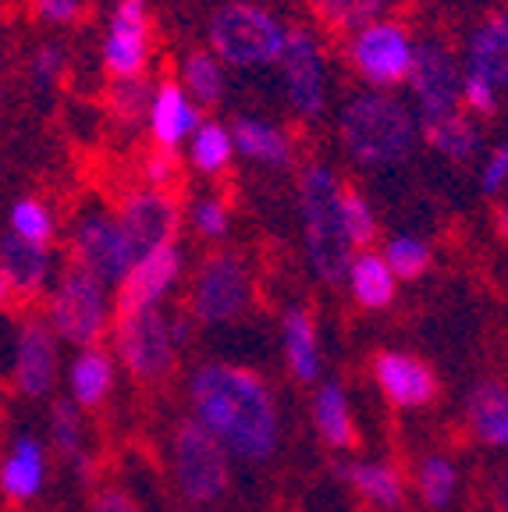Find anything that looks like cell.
I'll use <instances>...</instances> for the list:
<instances>
[{"instance_id":"6da1fadb","label":"cell","mask_w":508,"mask_h":512,"mask_svg":"<svg viewBox=\"0 0 508 512\" xmlns=\"http://www.w3.org/2000/svg\"><path fill=\"white\" fill-rule=\"evenodd\" d=\"M192 420L231 459L267 463L281 445V413L267 377L239 363H203L189 381Z\"/></svg>"},{"instance_id":"7a4b0ae2","label":"cell","mask_w":508,"mask_h":512,"mask_svg":"<svg viewBox=\"0 0 508 512\" xmlns=\"http://www.w3.org/2000/svg\"><path fill=\"white\" fill-rule=\"evenodd\" d=\"M338 136L342 146L356 164L363 168H391L402 164L413 153L416 139H420V125L416 114L395 100L391 93H366L349 96V104L338 114Z\"/></svg>"},{"instance_id":"3957f363","label":"cell","mask_w":508,"mask_h":512,"mask_svg":"<svg viewBox=\"0 0 508 512\" xmlns=\"http://www.w3.org/2000/svg\"><path fill=\"white\" fill-rule=\"evenodd\" d=\"M338 178L327 164H310L299 182V214L306 253L320 281L342 285L352 264V246L338 214Z\"/></svg>"},{"instance_id":"277c9868","label":"cell","mask_w":508,"mask_h":512,"mask_svg":"<svg viewBox=\"0 0 508 512\" xmlns=\"http://www.w3.org/2000/svg\"><path fill=\"white\" fill-rule=\"evenodd\" d=\"M207 36L214 57L235 64V68H260V64L281 61L288 29L278 15H270L260 4L231 0L210 15Z\"/></svg>"},{"instance_id":"5b68a950","label":"cell","mask_w":508,"mask_h":512,"mask_svg":"<svg viewBox=\"0 0 508 512\" xmlns=\"http://www.w3.org/2000/svg\"><path fill=\"white\" fill-rule=\"evenodd\" d=\"M47 324L61 342L89 349L104 338L111 328V303H107V285L93 278L82 267L68 264L61 281L50 292Z\"/></svg>"},{"instance_id":"8992f818","label":"cell","mask_w":508,"mask_h":512,"mask_svg":"<svg viewBox=\"0 0 508 512\" xmlns=\"http://www.w3.org/2000/svg\"><path fill=\"white\" fill-rule=\"evenodd\" d=\"M171 470L175 484L192 505H210L231 484V456L210 431L185 416L171 434Z\"/></svg>"},{"instance_id":"52a82bcc","label":"cell","mask_w":508,"mask_h":512,"mask_svg":"<svg viewBox=\"0 0 508 512\" xmlns=\"http://www.w3.org/2000/svg\"><path fill=\"white\" fill-rule=\"evenodd\" d=\"M114 349L125 374L139 384H160L178 363V345L171 320L160 310H139L132 317H114Z\"/></svg>"},{"instance_id":"ba28073f","label":"cell","mask_w":508,"mask_h":512,"mask_svg":"<svg viewBox=\"0 0 508 512\" xmlns=\"http://www.w3.org/2000/svg\"><path fill=\"white\" fill-rule=\"evenodd\" d=\"M416 43L395 18H377L349 36V64L370 89L388 93V89L409 82L413 72Z\"/></svg>"},{"instance_id":"9c48e42d","label":"cell","mask_w":508,"mask_h":512,"mask_svg":"<svg viewBox=\"0 0 508 512\" xmlns=\"http://www.w3.org/2000/svg\"><path fill=\"white\" fill-rule=\"evenodd\" d=\"M253 303V274L246 260L228 249L207 256L192 285V317L199 324H231Z\"/></svg>"},{"instance_id":"30bf717a","label":"cell","mask_w":508,"mask_h":512,"mask_svg":"<svg viewBox=\"0 0 508 512\" xmlns=\"http://www.w3.org/2000/svg\"><path fill=\"white\" fill-rule=\"evenodd\" d=\"M114 217H118V228L125 235L128 253H132V264L164 246H175L178 228H182L178 200L164 189L128 192L125 200H121V207L114 210Z\"/></svg>"},{"instance_id":"8fae6325","label":"cell","mask_w":508,"mask_h":512,"mask_svg":"<svg viewBox=\"0 0 508 512\" xmlns=\"http://www.w3.org/2000/svg\"><path fill=\"white\" fill-rule=\"evenodd\" d=\"M72 264L93 274L100 285L118 288L132 267V253L118 228V217L104 207L82 210L72 228Z\"/></svg>"},{"instance_id":"7c38bea8","label":"cell","mask_w":508,"mask_h":512,"mask_svg":"<svg viewBox=\"0 0 508 512\" xmlns=\"http://www.w3.org/2000/svg\"><path fill=\"white\" fill-rule=\"evenodd\" d=\"M405 86L413 89L416 104H420V118L416 121L445 118V114L459 111L462 72H459V61H455L452 47L441 40L416 43L413 72H409V82H405Z\"/></svg>"},{"instance_id":"4fadbf2b","label":"cell","mask_w":508,"mask_h":512,"mask_svg":"<svg viewBox=\"0 0 508 512\" xmlns=\"http://www.w3.org/2000/svg\"><path fill=\"white\" fill-rule=\"evenodd\" d=\"M281 75H285V96L295 114L320 118L327 107V64L317 40L306 29H288L285 54H281Z\"/></svg>"},{"instance_id":"5bb4252c","label":"cell","mask_w":508,"mask_h":512,"mask_svg":"<svg viewBox=\"0 0 508 512\" xmlns=\"http://www.w3.org/2000/svg\"><path fill=\"white\" fill-rule=\"evenodd\" d=\"M150 61V11L146 0H118L104 36V68L114 82L143 79Z\"/></svg>"},{"instance_id":"9a60e30c","label":"cell","mask_w":508,"mask_h":512,"mask_svg":"<svg viewBox=\"0 0 508 512\" xmlns=\"http://www.w3.org/2000/svg\"><path fill=\"white\" fill-rule=\"evenodd\" d=\"M178 274H182V249H178V242L143 256V260H135L118 285L114 317H132L139 310H157L160 299L175 288Z\"/></svg>"},{"instance_id":"2e32d148","label":"cell","mask_w":508,"mask_h":512,"mask_svg":"<svg viewBox=\"0 0 508 512\" xmlns=\"http://www.w3.org/2000/svg\"><path fill=\"white\" fill-rule=\"evenodd\" d=\"M377 392L395 409H423L437 399V374L413 352L384 349L370 363Z\"/></svg>"},{"instance_id":"e0dca14e","label":"cell","mask_w":508,"mask_h":512,"mask_svg":"<svg viewBox=\"0 0 508 512\" xmlns=\"http://www.w3.org/2000/svg\"><path fill=\"white\" fill-rule=\"evenodd\" d=\"M57 381V335L47 320L32 317L18 328L15 342V384L29 399H43L54 392Z\"/></svg>"},{"instance_id":"ac0fdd59","label":"cell","mask_w":508,"mask_h":512,"mask_svg":"<svg viewBox=\"0 0 508 512\" xmlns=\"http://www.w3.org/2000/svg\"><path fill=\"white\" fill-rule=\"evenodd\" d=\"M203 125L196 104L189 100V93L182 89V82L167 79L153 89L150 100V136L157 150H171L178 153V146L185 139H192V132Z\"/></svg>"},{"instance_id":"d6986e66","label":"cell","mask_w":508,"mask_h":512,"mask_svg":"<svg viewBox=\"0 0 508 512\" xmlns=\"http://www.w3.org/2000/svg\"><path fill=\"white\" fill-rule=\"evenodd\" d=\"M466 427L484 448H508V384L484 377L466 395Z\"/></svg>"},{"instance_id":"ffe728a7","label":"cell","mask_w":508,"mask_h":512,"mask_svg":"<svg viewBox=\"0 0 508 512\" xmlns=\"http://www.w3.org/2000/svg\"><path fill=\"white\" fill-rule=\"evenodd\" d=\"M466 72L480 75L494 89L508 86V11L487 15L466 43Z\"/></svg>"},{"instance_id":"44dd1931","label":"cell","mask_w":508,"mask_h":512,"mask_svg":"<svg viewBox=\"0 0 508 512\" xmlns=\"http://www.w3.org/2000/svg\"><path fill=\"white\" fill-rule=\"evenodd\" d=\"M281 352L288 374L299 384H313L320 377V335L306 306H288L281 313Z\"/></svg>"},{"instance_id":"7402d4cb","label":"cell","mask_w":508,"mask_h":512,"mask_svg":"<svg viewBox=\"0 0 508 512\" xmlns=\"http://www.w3.org/2000/svg\"><path fill=\"white\" fill-rule=\"evenodd\" d=\"M313 427H317L320 441L334 452H349L356 448V416H352L349 392L342 388V381H324L317 384V395H313Z\"/></svg>"},{"instance_id":"603a6c76","label":"cell","mask_w":508,"mask_h":512,"mask_svg":"<svg viewBox=\"0 0 508 512\" xmlns=\"http://www.w3.org/2000/svg\"><path fill=\"white\" fill-rule=\"evenodd\" d=\"M0 271L8 278L15 299H36L50 281V253L8 232L0 239Z\"/></svg>"},{"instance_id":"cb8c5ba5","label":"cell","mask_w":508,"mask_h":512,"mask_svg":"<svg viewBox=\"0 0 508 512\" xmlns=\"http://www.w3.org/2000/svg\"><path fill=\"white\" fill-rule=\"evenodd\" d=\"M338 477H342L366 505H374V509L395 512L405 505V480L391 463H381V459L345 463V466H338Z\"/></svg>"},{"instance_id":"d4e9b609","label":"cell","mask_w":508,"mask_h":512,"mask_svg":"<svg viewBox=\"0 0 508 512\" xmlns=\"http://www.w3.org/2000/svg\"><path fill=\"white\" fill-rule=\"evenodd\" d=\"M47 480V452L36 438H18L0 463V491L11 502H32Z\"/></svg>"},{"instance_id":"484cf974","label":"cell","mask_w":508,"mask_h":512,"mask_svg":"<svg viewBox=\"0 0 508 512\" xmlns=\"http://www.w3.org/2000/svg\"><path fill=\"white\" fill-rule=\"evenodd\" d=\"M114 356L100 345L75 352L72 367H68V388H72V402L79 409H96L104 406L114 392Z\"/></svg>"},{"instance_id":"4316f807","label":"cell","mask_w":508,"mask_h":512,"mask_svg":"<svg viewBox=\"0 0 508 512\" xmlns=\"http://www.w3.org/2000/svg\"><path fill=\"white\" fill-rule=\"evenodd\" d=\"M349 292L363 310H388L395 303V292H398V278L391 274V267L384 264L381 253H370L363 249L359 256H352L349 264Z\"/></svg>"},{"instance_id":"83f0119b","label":"cell","mask_w":508,"mask_h":512,"mask_svg":"<svg viewBox=\"0 0 508 512\" xmlns=\"http://www.w3.org/2000/svg\"><path fill=\"white\" fill-rule=\"evenodd\" d=\"M231 143L249 160H260L267 168H288L292 164V139L281 128L260 118H239L231 125Z\"/></svg>"},{"instance_id":"f1b7e54d","label":"cell","mask_w":508,"mask_h":512,"mask_svg":"<svg viewBox=\"0 0 508 512\" xmlns=\"http://www.w3.org/2000/svg\"><path fill=\"white\" fill-rule=\"evenodd\" d=\"M420 125V136L427 146H434L441 157L448 160H469L480 150V132L477 125L466 118L462 111L445 114V118H430V121H416Z\"/></svg>"},{"instance_id":"f546056e","label":"cell","mask_w":508,"mask_h":512,"mask_svg":"<svg viewBox=\"0 0 508 512\" xmlns=\"http://www.w3.org/2000/svg\"><path fill=\"white\" fill-rule=\"evenodd\" d=\"M50 441H54L57 452L75 466L79 477L93 473V459H89V452H86V427H82L79 406H75L72 399H61L50 406Z\"/></svg>"},{"instance_id":"4dcf8cb0","label":"cell","mask_w":508,"mask_h":512,"mask_svg":"<svg viewBox=\"0 0 508 512\" xmlns=\"http://www.w3.org/2000/svg\"><path fill=\"white\" fill-rule=\"evenodd\" d=\"M306 4L317 22L331 32H356L391 8V0H306Z\"/></svg>"},{"instance_id":"1f68e13d","label":"cell","mask_w":508,"mask_h":512,"mask_svg":"<svg viewBox=\"0 0 508 512\" xmlns=\"http://www.w3.org/2000/svg\"><path fill=\"white\" fill-rule=\"evenodd\" d=\"M182 89L192 104L214 107L224 96V68L210 50H192L182 61Z\"/></svg>"},{"instance_id":"d6a6232c","label":"cell","mask_w":508,"mask_h":512,"mask_svg":"<svg viewBox=\"0 0 508 512\" xmlns=\"http://www.w3.org/2000/svg\"><path fill=\"white\" fill-rule=\"evenodd\" d=\"M416 491H420L427 509H448L455 491H459V466L448 456H437V452L420 459V466H416Z\"/></svg>"},{"instance_id":"836d02e7","label":"cell","mask_w":508,"mask_h":512,"mask_svg":"<svg viewBox=\"0 0 508 512\" xmlns=\"http://www.w3.org/2000/svg\"><path fill=\"white\" fill-rule=\"evenodd\" d=\"M231 153H235L231 132L224 125H217V121H203V125L192 132L189 160H192V168L203 171V175H221L231 164Z\"/></svg>"},{"instance_id":"e575fe53","label":"cell","mask_w":508,"mask_h":512,"mask_svg":"<svg viewBox=\"0 0 508 512\" xmlns=\"http://www.w3.org/2000/svg\"><path fill=\"white\" fill-rule=\"evenodd\" d=\"M11 235L22 242H29V246H40L47 249L50 242H54L57 235V221H54V210L47 207L43 200H36V196H25V200H18L15 207H11Z\"/></svg>"},{"instance_id":"d590c367","label":"cell","mask_w":508,"mask_h":512,"mask_svg":"<svg viewBox=\"0 0 508 512\" xmlns=\"http://www.w3.org/2000/svg\"><path fill=\"white\" fill-rule=\"evenodd\" d=\"M338 214H342L345 235H349V246L363 253L377 235V217L374 207L366 203V196L356 189V185H338Z\"/></svg>"},{"instance_id":"8d00e7d4","label":"cell","mask_w":508,"mask_h":512,"mask_svg":"<svg viewBox=\"0 0 508 512\" xmlns=\"http://www.w3.org/2000/svg\"><path fill=\"white\" fill-rule=\"evenodd\" d=\"M384 264L391 267V274H395L398 281H416L423 278V274L430 271V264H434V253H430V246L423 239H416V235H395V239L384 246Z\"/></svg>"},{"instance_id":"74e56055","label":"cell","mask_w":508,"mask_h":512,"mask_svg":"<svg viewBox=\"0 0 508 512\" xmlns=\"http://www.w3.org/2000/svg\"><path fill=\"white\" fill-rule=\"evenodd\" d=\"M64 64H68V50L61 43H40L29 57V75L40 89H50L61 82Z\"/></svg>"},{"instance_id":"f35d334b","label":"cell","mask_w":508,"mask_h":512,"mask_svg":"<svg viewBox=\"0 0 508 512\" xmlns=\"http://www.w3.org/2000/svg\"><path fill=\"white\" fill-rule=\"evenodd\" d=\"M150 86H146V79H125V82H114V111H118V118L125 121H135L143 118L146 111H150Z\"/></svg>"},{"instance_id":"ab89813d","label":"cell","mask_w":508,"mask_h":512,"mask_svg":"<svg viewBox=\"0 0 508 512\" xmlns=\"http://www.w3.org/2000/svg\"><path fill=\"white\" fill-rule=\"evenodd\" d=\"M192 224H196V232L203 239H224L228 235V224H231V214H228V203L224 200H199L192 207Z\"/></svg>"},{"instance_id":"60d3db41","label":"cell","mask_w":508,"mask_h":512,"mask_svg":"<svg viewBox=\"0 0 508 512\" xmlns=\"http://www.w3.org/2000/svg\"><path fill=\"white\" fill-rule=\"evenodd\" d=\"M175 175H178V153L157 150V146H153V150L146 153V160H143L146 189H164L167 192V185L175 182Z\"/></svg>"},{"instance_id":"b9f144b4","label":"cell","mask_w":508,"mask_h":512,"mask_svg":"<svg viewBox=\"0 0 508 512\" xmlns=\"http://www.w3.org/2000/svg\"><path fill=\"white\" fill-rule=\"evenodd\" d=\"M36 18L50 25H75L82 15H86L89 0H29Z\"/></svg>"},{"instance_id":"7bdbcfd3","label":"cell","mask_w":508,"mask_h":512,"mask_svg":"<svg viewBox=\"0 0 508 512\" xmlns=\"http://www.w3.org/2000/svg\"><path fill=\"white\" fill-rule=\"evenodd\" d=\"M462 104L477 114H494L498 111V89L491 82H484L480 75H462Z\"/></svg>"},{"instance_id":"ee69618b","label":"cell","mask_w":508,"mask_h":512,"mask_svg":"<svg viewBox=\"0 0 508 512\" xmlns=\"http://www.w3.org/2000/svg\"><path fill=\"white\" fill-rule=\"evenodd\" d=\"M508 185V146H498V150L487 157V168L480 171V189L487 192V196H494V192H501Z\"/></svg>"},{"instance_id":"f6af8a7d","label":"cell","mask_w":508,"mask_h":512,"mask_svg":"<svg viewBox=\"0 0 508 512\" xmlns=\"http://www.w3.org/2000/svg\"><path fill=\"white\" fill-rule=\"evenodd\" d=\"M89 512H139L135 498L121 488H100L89 502Z\"/></svg>"},{"instance_id":"bcb514c9","label":"cell","mask_w":508,"mask_h":512,"mask_svg":"<svg viewBox=\"0 0 508 512\" xmlns=\"http://www.w3.org/2000/svg\"><path fill=\"white\" fill-rule=\"evenodd\" d=\"M494 505H498V512H508V473H498V480H494Z\"/></svg>"},{"instance_id":"7dc6e473","label":"cell","mask_w":508,"mask_h":512,"mask_svg":"<svg viewBox=\"0 0 508 512\" xmlns=\"http://www.w3.org/2000/svg\"><path fill=\"white\" fill-rule=\"evenodd\" d=\"M494 224H498L501 239H508V207H498V214H494Z\"/></svg>"},{"instance_id":"c3c4849f","label":"cell","mask_w":508,"mask_h":512,"mask_svg":"<svg viewBox=\"0 0 508 512\" xmlns=\"http://www.w3.org/2000/svg\"><path fill=\"white\" fill-rule=\"evenodd\" d=\"M11 299H15V292H11L8 278H4V271H0V306H8Z\"/></svg>"}]
</instances>
